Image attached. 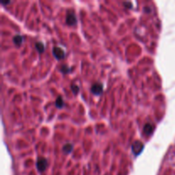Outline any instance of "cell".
<instances>
[{
	"mask_svg": "<svg viewBox=\"0 0 175 175\" xmlns=\"http://www.w3.org/2000/svg\"><path fill=\"white\" fill-rule=\"evenodd\" d=\"M144 144L140 140H136L132 144V151L133 153V155L137 156L141 154L142 151L144 150Z\"/></svg>",
	"mask_w": 175,
	"mask_h": 175,
	"instance_id": "1",
	"label": "cell"
},
{
	"mask_svg": "<svg viewBox=\"0 0 175 175\" xmlns=\"http://www.w3.org/2000/svg\"><path fill=\"white\" fill-rule=\"evenodd\" d=\"M90 91L92 94L96 95V96H100L103 91V86L101 83L97 82V83H95L93 85H91L90 87Z\"/></svg>",
	"mask_w": 175,
	"mask_h": 175,
	"instance_id": "5",
	"label": "cell"
},
{
	"mask_svg": "<svg viewBox=\"0 0 175 175\" xmlns=\"http://www.w3.org/2000/svg\"><path fill=\"white\" fill-rule=\"evenodd\" d=\"M23 40H24L23 36L20 35V34H18V35H16V36L13 38V43L16 45V46H21V45H22Z\"/></svg>",
	"mask_w": 175,
	"mask_h": 175,
	"instance_id": "7",
	"label": "cell"
},
{
	"mask_svg": "<svg viewBox=\"0 0 175 175\" xmlns=\"http://www.w3.org/2000/svg\"><path fill=\"white\" fill-rule=\"evenodd\" d=\"M71 90H72V92H73V95H77L79 91V87L76 84L73 83V84L71 85Z\"/></svg>",
	"mask_w": 175,
	"mask_h": 175,
	"instance_id": "12",
	"label": "cell"
},
{
	"mask_svg": "<svg viewBox=\"0 0 175 175\" xmlns=\"http://www.w3.org/2000/svg\"><path fill=\"white\" fill-rule=\"evenodd\" d=\"M52 54L53 56L55 57L56 59L57 60H62L65 58V51L64 50L61 48V47H58V46H54L53 49H52Z\"/></svg>",
	"mask_w": 175,
	"mask_h": 175,
	"instance_id": "2",
	"label": "cell"
},
{
	"mask_svg": "<svg viewBox=\"0 0 175 175\" xmlns=\"http://www.w3.org/2000/svg\"><path fill=\"white\" fill-rule=\"evenodd\" d=\"M73 145L72 144H64L62 147V151L64 154H70V153L73 151Z\"/></svg>",
	"mask_w": 175,
	"mask_h": 175,
	"instance_id": "8",
	"label": "cell"
},
{
	"mask_svg": "<svg viewBox=\"0 0 175 175\" xmlns=\"http://www.w3.org/2000/svg\"><path fill=\"white\" fill-rule=\"evenodd\" d=\"M47 166H48V162L45 157L38 158L37 162H36V167H37V169L39 170V172H44L47 168Z\"/></svg>",
	"mask_w": 175,
	"mask_h": 175,
	"instance_id": "4",
	"label": "cell"
},
{
	"mask_svg": "<svg viewBox=\"0 0 175 175\" xmlns=\"http://www.w3.org/2000/svg\"><path fill=\"white\" fill-rule=\"evenodd\" d=\"M35 48L39 53H43L45 51V45L42 42H37L35 44Z\"/></svg>",
	"mask_w": 175,
	"mask_h": 175,
	"instance_id": "10",
	"label": "cell"
},
{
	"mask_svg": "<svg viewBox=\"0 0 175 175\" xmlns=\"http://www.w3.org/2000/svg\"><path fill=\"white\" fill-rule=\"evenodd\" d=\"M55 105L57 108H62L64 107V101H63V98L62 96H57V98L56 99V102H55Z\"/></svg>",
	"mask_w": 175,
	"mask_h": 175,
	"instance_id": "9",
	"label": "cell"
},
{
	"mask_svg": "<svg viewBox=\"0 0 175 175\" xmlns=\"http://www.w3.org/2000/svg\"><path fill=\"white\" fill-rule=\"evenodd\" d=\"M126 4H127V5L129 6V8H132V4H131V3H126V2H125V3H123V5H126Z\"/></svg>",
	"mask_w": 175,
	"mask_h": 175,
	"instance_id": "14",
	"label": "cell"
},
{
	"mask_svg": "<svg viewBox=\"0 0 175 175\" xmlns=\"http://www.w3.org/2000/svg\"><path fill=\"white\" fill-rule=\"evenodd\" d=\"M11 2L10 1H4V0H2L1 1V4H3V5H7V4H10Z\"/></svg>",
	"mask_w": 175,
	"mask_h": 175,
	"instance_id": "13",
	"label": "cell"
},
{
	"mask_svg": "<svg viewBox=\"0 0 175 175\" xmlns=\"http://www.w3.org/2000/svg\"><path fill=\"white\" fill-rule=\"evenodd\" d=\"M155 130V126L154 125L151 123H146L144 126V129H143V132L144 133V135L146 136H150L154 132Z\"/></svg>",
	"mask_w": 175,
	"mask_h": 175,
	"instance_id": "6",
	"label": "cell"
},
{
	"mask_svg": "<svg viewBox=\"0 0 175 175\" xmlns=\"http://www.w3.org/2000/svg\"><path fill=\"white\" fill-rule=\"evenodd\" d=\"M71 69L72 68H69L68 65H66V64H64V65H62L61 67H60V70H61V72H62L63 74H66V73H68L70 71H71Z\"/></svg>",
	"mask_w": 175,
	"mask_h": 175,
	"instance_id": "11",
	"label": "cell"
},
{
	"mask_svg": "<svg viewBox=\"0 0 175 175\" xmlns=\"http://www.w3.org/2000/svg\"><path fill=\"white\" fill-rule=\"evenodd\" d=\"M66 23L68 26L73 27L77 23V18L72 10H68L66 15Z\"/></svg>",
	"mask_w": 175,
	"mask_h": 175,
	"instance_id": "3",
	"label": "cell"
}]
</instances>
